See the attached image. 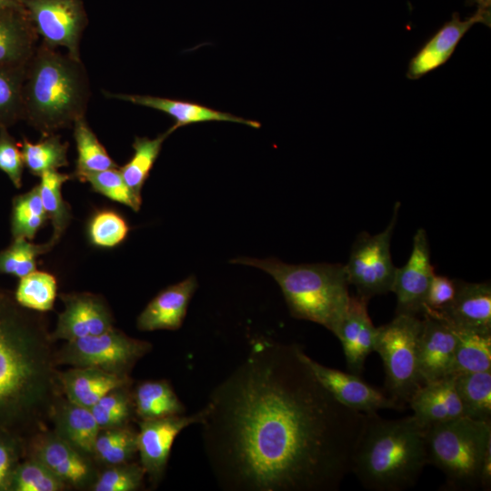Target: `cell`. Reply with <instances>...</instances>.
<instances>
[{
  "label": "cell",
  "instance_id": "cell-16",
  "mask_svg": "<svg viewBox=\"0 0 491 491\" xmlns=\"http://www.w3.org/2000/svg\"><path fill=\"white\" fill-rule=\"evenodd\" d=\"M490 17V4H478L476 12L465 20L454 14L410 59L407 78L419 79L445 65L467 31L479 23L489 26Z\"/></svg>",
  "mask_w": 491,
  "mask_h": 491
},
{
  "label": "cell",
  "instance_id": "cell-44",
  "mask_svg": "<svg viewBox=\"0 0 491 491\" xmlns=\"http://www.w3.org/2000/svg\"><path fill=\"white\" fill-rule=\"evenodd\" d=\"M7 129L0 128V170L6 174L16 188H20L25 165L19 144Z\"/></svg>",
  "mask_w": 491,
  "mask_h": 491
},
{
  "label": "cell",
  "instance_id": "cell-28",
  "mask_svg": "<svg viewBox=\"0 0 491 491\" xmlns=\"http://www.w3.org/2000/svg\"><path fill=\"white\" fill-rule=\"evenodd\" d=\"M454 329L456 346L452 375L491 370V334Z\"/></svg>",
  "mask_w": 491,
  "mask_h": 491
},
{
  "label": "cell",
  "instance_id": "cell-32",
  "mask_svg": "<svg viewBox=\"0 0 491 491\" xmlns=\"http://www.w3.org/2000/svg\"><path fill=\"white\" fill-rule=\"evenodd\" d=\"M138 453L137 430L129 425L100 429L93 458L105 466L130 462Z\"/></svg>",
  "mask_w": 491,
  "mask_h": 491
},
{
  "label": "cell",
  "instance_id": "cell-33",
  "mask_svg": "<svg viewBox=\"0 0 491 491\" xmlns=\"http://www.w3.org/2000/svg\"><path fill=\"white\" fill-rule=\"evenodd\" d=\"M19 146L24 165L34 175L40 176L45 171L68 165V143L55 134L45 135L37 143L24 137Z\"/></svg>",
  "mask_w": 491,
  "mask_h": 491
},
{
  "label": "cell",
  "instance_id": "cell-40",
  "mask_svg": "<svg viewBox=\"0 0 491 491\" xmlns=\"http://www.w3.org/2000/svg\"><path fill=\"white\" fill-rule=\"evenodd\" d=\"M129 225L117 212L103 209L95 212L87 225L90 243L97 247L112 248L126 238Z\"/></svg>",
  "mask_w": 491,
  "mask_h": 491
},
{
  "label": "cell",
  "instance_id": "cell-6",
  "mask_svg": "<svg viewBox=\"0 0 491 491\" xmlns=\"http://www.w3.org/2000/svg\"><path fill=\"white\" fill-rule=\"evenodd\" d=\"M428 464L445 476L442 489L480 488L485 455L491 448V422L461 416L425 429Z\"/></svg>",
  "mask_w": 491,
  "mask_h": 491
},
{
  "label": "cell",
  "instance_id": "cell-21",
  "mask_svg": "<svg viewBox=\"0 0 491 491\" xmlns=\"http://www.w3.org/2000/svg\"><path fill=\"white\" fill-rule=\"evenodd\" d=\"M196 287V279L191 276L163 289L137 316V328L140 331L180 328Z\"/></svg>",
  "mask_w": 491,
  "mask_h": 491
},
{
  "label": "cell",
  "instance_id": "cell-45",
  "mask_svg": "<svg viewBox=\"0 0 491 491\" xmlns=\"http://www.w3.org/2000/svg\"><path fill=\"white\" fill-rule=\"evenodd\" d=\"M455 293L456 280L435 274L426 296L424 309L434 311L442 309L452 301Z\"/></svg>",
  "mask_w": 491,
  "mask_h": 491
},
{
  "label": "cell",
  "instance_id": "cell-27",
  "mask_svg": "<svg viewBox=\"0 0 491 491\" xmlns=\"http://www.w3.org/2000/svg\"><path fill=\"white\" fill-rule=\"evenodd\" d=\"M39 177L42 205L53 226V234L48 243L54 247L65 232L72 217L70 205L63 197L62 187L73 176L58 170H48Z\"/></svg>",
  "mask_w": 491,
  "mask_h": 491
},
{
  "label": "cell",
  "instance_id": "cell-37",
  "mask_svg": "<svg viewBox=\"0 0 491 491\" xmlns=\"http://www.w3.org/2000/svg\"><path fill=\"white\" fill-rule=\"evenodd\" d=\"M26 65H0V128H8L23 120V85Z\"/></svg>",
  "mask_w": 491,
  "mask_h": 491
},
{
  "label": "cell",
  "instance_id": "cell-41",
  "mask_svg": "<svg viewBox=\"0 0 491 491\" xmlns=\"http://www.w3.org/2000/svg\"><path fill=\"white\" fill-rule=\"evenodd\" d=\"M78 180L89 183L92 189L114 202L139 211L142 199L135 196L123 179L118 168L83 175Z\"/></svg>",
  "mask_w": 491,
  "mask_h": 491
},
{
  "label": "cell",
  "instance_id": "cell-26",
  "mask_svg": "<svg viewBox=\"0 0 491 491\" xmlns=\"http://www.w3.org/2000/svg\"><path fill=\"white\" fill-rule=\"evenodd\" d=\"M135 416L140 421L183 415L185 408L165 379L146 380L133 390Z\"/></svg>",
  "mask_w": 491,
  "mask_h": 491
},
{
  "label": "cell",
  "instance_id": "cell-20",
  "mask_svg": "<svg viewBox=\"0 0 491 491\" xmlns=\"http://www.w3.org/2000/svg\"><path fill=\"white\" fill-rule=\"evenodd\" d=\"M407 404L423 428L465 416L457 394L455 376L422 384Z\"/></svg>",
  "mask_w": 491,
  "mask_h": 491
},
{
  "label": "cell",
  "instance_id": "cell-17",
  "mask_svg": "<svg viewBox=\"0 0 491 491\" xmlns=\"http://www.w3.org/2000/svg\"><path fill=\"white\" fill-rule=\"evenodd\" d=\"M418 342V369L422 384L452 375L456 346L454 327L435 312L422 313Z\"/></svg>",
  "mask_w": 491,
  "mask_h": 491
},
{
  "label": "cell",
  "instance_id": "cell-25",
  "mask_svg": "<svg viewBox=\"0 0 491 491\" xmlns=\"http://www.w3.org/2000/svg\"><path fill=\"white\" fill-rule=\"evenodd\" d=\"M51 424L56 435L77 451L93 458L100 427L90 408L73 403L63 396L54 407Z\"/></svg>",
  "mask_w": 491,
  "mask_h": 491
},
{
  "label": "cell",
  "instance_id": "cell-2",
  "mask_svg": "<svg viewBox=\"0 0 491 491\" xmlns=\"http://www.w3.org/2000/svg\"><path fill=\"white\" fill-rule=\"evenodd\" d=\"M47 321L0 289V433L27 439L49 428L64 396Z\"/></svg>",
  "mask_w": 491,
  "mask_h": 491
},
{
  "label": "cell",
  "instance_id": "cell-36",
  "mask_svg": "<svg viewBox=\"0 0 491 491\" xmlns=\"http://www.w3.org/2000/svg\"><path fill=\"white\" fill-rule=\"evenodd\" d=\"M90 410L100 429L129 425L135 416L131 386L117 387L94 404Z\"/></svg>",
  "mask_w": 491,
  "mask_h": 491
},
{
  "label": "cell",
  "instance_id": "cell-24",
  "mask_svg": "<svg viewBox=\"0 0 491 491\" xmlns=\"http://www.w3.org/2000/svg\"><path fill=\"white\" fill-rule=\"evenodd\" d=\"M59 380L65 398L88 408L108 392L132 385L131 377L92 366H71L64 372L60 371Z\"/></svg>",
  "mask_w": 491,
  "mask_h": 491
},
{
  "label": "cell",
  "instance_id": "cell-43",
  "mask_svg": "<svg viewBox=\"0 0 491 491\" xmlns=\"http://www.w3.org/2000/svg\"><path fill=\"white\" fill-rule=\"evenodd\" d=\"M25 456V439L0 433V491H9L13 474Z\"/></svg>",
  "mask_w": 491,
  "mask_h": 491
},
{
  "label": "cell",
  "instance_id": "cell-22",
  "mask_svg": "<svg viewBox=\"0 0 491 491\" xmlns=\"http://www.w3.org/2000/svg\"><path fill=\"white\" fill-rule=\"evenodd\" d=\"M105 95L167 114L175 120V124L168 128L171 134L184 125L212 121L238 123L254 128L261 126L259 122L245 119L230 113L218 111L192 102L145 95L113 94L109 92H105Z\"/></svg>",
  "mask_w": 491,
  "mask_h": 491
},
{
  "label": "cell",
  "instance_id": "cell-1",
  "mask_svg": "<svg viewBox=\"0 0 491 491\" xmlns=\"http://www.w3.org/2000/svg\"><path fill=\"white\" fill-rule=\"evenodd\" d=\"M204 409L205 452L229 490H337L366 418L317 380L301 347L262 339Z\"/></svg>",
  "mask_w": 491,
  "mask_h": 491
},
{
  "label": "cell",
  "instance_id": "cell-5",
  "mask_svg": "<svg viewBox=\"0 0 491 491\" xmlns=\"http://www.w3.org/2000/svg\"><path fill=\"white\" fill-rule=\"evenodd\" d=\"M232 263L257 267L279 285L290 314L325 326L332 333L345 315L350 295L344 266L291 265L277 259L239 257Z\"/></svg>",
  "mask_w": 491,
  "mask_h": 491
},
{
  "label": "cell",
  "instance_id": "cell-3",
  "mask_svg": "<svg viewBox=\"0 0 491 491\" xmlns=\"http://www.w3.org/2000/svg\"><path fill=\"white\" fill-rule=\"evenodd\" d=\"M427 464L425 428L413 415L397 419L366 415L351 466L365 488L406 490L416 485Z\"/></svg>",
  "mask_w": 491,
  "mask_h": 491
},
{
  "label": "cell",
  "instance_id": "cell-46",
  "mask_svg": "<svg viewBox=\"0 0 491 491\" xmlns=\"http://www.w3.org/2000/svg\"><path fill=\"white\" fill-rule=\"evenodd\" d=\"M23 5L22 0H0V10Z\"/></svg>",
  "mask_w": 491,
  "mask_h": 491
},
{
  "label": "cell",
  "instance_id": "cell-30",
  "mask_svg": "<svg viewBox=\"0 0 491 491\" xmlns=\"http://www.w3.org/2000/svg\"><path fill=\"white\" fill-rule=\"evenodd\" d=\"M465 416L491 422V370L455 375Z\"/></svg>",
  "mask_w": 491,
  "mask_h": 491
},
{
  "label": "cell",
  "instance_id": "cell-31",
  "mask_svg": "<svg viewBox=\"0 0 491 491\" xmlns=\"http://www.w3.org/2000/svg\"><path fill=\"white\" fill-rule=\"evenodd\" d=\"M73 127L77 151L74 175L77 179L85 174L119 167L90 128L85 116L75 120Z\"/></svg>",
  "mask_w": 491,
  "mask_h": 491
},
{
  "label": "cell",
  "instance_id": "cell-11",
  "mask_svg": "<svg viewBox=\"0 0 491 491\" xmlns=\"http://www.w3.org/2000/svg\"><path fill=\"white\" fill-rule=\"evenodd\" d=\"M25 456L41 462L69 488L90 489L99 473L92 457L77 451L49 428L25 440Z\"/></svg>",
  "mask_w": 491,
  "mask_h": 491
},
{
  "label": "cell",
  "instance_id": "cell-42",
  "mask_svg": "<svg viewBox=\"0 0 491 491\" xmlns=\"http://www.w3.org/2000/svg\"><path fill=\"white\" fill-rule=\"evenodd\" d=\"M145 472L141 464L133 461L108 466L99 472L92 491H135L144 482Z\"/></svg>",
  "mask_w": 491,
  "mask_h": 491
},
{
  "label": "cell",
  "instance_id": "cell-14",
  "mask_svg": "<svg viewBox=\"0 0 491 491\" xmlns=\"http://www.w3.org/2000/svg\"><path fill=\"white\" fill-rule=\"evenodd\" d=\"M303 357L317 380L344 406L366 415L382 409H404L405 404L386 396L359 376L325 366L304 351Z\"/></svg>",
  "mask_w": 491,
  "mask_h": 491
},
{
  "label": "cell",
  "instance_id": "cell-29",
  "mask_svg": "<svg viewBox=\"0 0 491 491\" xmlns=\"http://www.w3.org/2000/svg\"><path fill=\"white\" fill-rule=\"evenodd\" d=\"M171 135L168 129L151 139L135 136L132 145L134 154L131 159L118 170L133 194L142 199V188L157 159L163 143Z\"/></svg>",
  "mask_w": 491,
  "mask_h": 491
},
{
  "label": "cell",
  "instance_id": "cell-9",
  "mask_svg": "<svg viewBox=\"0 0 491 491\" xmlns=\"http://www.w3.org/2000/svg\"><path fill=\"white\" fill-rule=\"evenodd\" d=\"M396 203L391 220L381 233L361 232L352 245L344 269L348 285L355 286L357 296L370 298L391 292L396 266L393 264L390 246L400 209Z\"/></svg>",
  "mask_w": 491,
  "mask_h": 491
},
{
  "label": "cell",
  "instance_id": "cell-35",
  "mask_svg": "<svg viewBox=\"0 0 491 491\" xmlns=\"http://www.w3.org/2000/svg\"><path fill=\"white\" fill-rule=\"evenodd\" d=\"M46 220L38 185L14 197L11 212L13 238L34 239Z\"/></svg>",
  "mask_w": 491,
  "mask_h": 491
},
{
  "label": "cell",
  "instance_id": "cell-13",
  "mask_svg": "<svg viewBox=\"0 0 491 491\" xmlns=\"http://www.w3.org/2000/svg\"><path fill=\"white\" fill-rule=\"evenodd\" d=\"M205 416V409L192 416L176 415L139 422L137 447L140 464L149 480L157 484L167 466L173 443L185 427L200 424Z\"/></svg>",
  "mask_w": 491,
  "mask_h": 491
},
{
  "label": "cell",
  "instance_id": "cell-12",
  "mask_svg": "<svg viewBox=\"0 0 491 491\" xmlns=\"http://www.w3.org/2000/svg\"><path fill=\"white\" fill-rule=\"evenodd\" d=\"M64 310L50 333L54 342H65L96 336L114 327V316L104 297L89 292L65 293L59 296Z\"/></svg>",
  "mask_w": 491,
  "mask_h": 491
},
{
  "label": "cell",
  "instance_id": "cell-8",
  "mask_svg": "<svg viewBox=\"0 0 491 491\" xmlns=\"http://www.w3.org/2000/svg\"><path fill=\"white\" fill-rule=\"evenodd\" d=\"M151 349L148 341L131 337L114 326L96 336L65 342L55 350V358L57 366H92L131 377L135 364Z\"/></svg>",
  "mask_w": 491,
  "mask_h": 491
},
{
  "label": "cell",
  "instance_id": "cell-23",
  "mask_svg": "<svg viewBox=\"0 0 491 491\" xmlns=\"http://www.w3.org/2000/svg\"><path fill=\"white\" fill-rule=\"evenodd\" d=\"M38 37L24 5L0 10V65H26Z\"/></svg>",
  "mask_w": 491,
  "mask_h": 491
},
{
  "label": "cell",
  "instance_id": "cell-38",
  "mask_svg": "<svg viewBox=\"0 0 491 491\" xmlns=\"http://www.w3.org/2000/svg\"><path fill=\"white\" fill-rule=\"evenodd\" d=\"M52 248L48 242L34 244L25 238H13L12 243L0 251V274L22 278L36 270L37 257Z\"/></svg>",
  "mask_w": 491,
  "mask_h": 491
},
{
  "label": "cell",
  "instance_id": "cell-7",
  "mask_svg": "<svg viewBox=\"0 0 491 491\" xmlns=\"http://www.w3.org/2000/svg\"><path fill=\"white\" fill-rule=\"evenodd\" d=\"M421 329L422 319L408 314H396L392 321L376 327L374 351L382 358L390 396L402 404L422 385L418 369Z\"/></svg>",
  "mask_w": 491,
  "mask_h": 491
},
{
  "label": "cell",
  "instance_id": "cell-39",
  "mask_svg": "<svg viewBox=\"0 0 491 491\" xmlns=\"http://www.w3.org/2000/svg\"><path fill=\"white\" fill-rule=\"evenodd\" d=\"M69 486L35 458L25 456L17 465L9 491H65Z\"/></svg>",
  "mask_w": 491,
  "mask_h": 491
},
{
  "label": "cell",
  "instance_id": "cell-15",
  "mask_svg": "<svg viewBox=\"0 0 491 491\" xmlns=\"http://www.w3.org/2000/svg\"><path fill=\"white\" fill-rule=\"evenodd\" d=\"M435 275L426 232L419 228L413 238L410 256L396 267L391 292L396 296V314H422L426 296Z\"/></svg>",
  "mask_w": 491,
  "mask_h": 491
},
{
  "label": "cell",
  "instance_id": "cell-34",
  "mask_svg": "<svg viewBox=\"0 0 491 491\" xmlns=\"http://www.w3.org/2000/svg\"><path fill=\"white\" fill-rule=\"evenodd\" d=\"M13 294L21 306L41 313L49 312L53 310L57 296L56 278L48 272L35 270L19 278Z\"/></svg>",
  "mask_w": 491,
  "mask_h": 491
},
{
  "label": "cell",
  "instance_id": "cell-19",
  "mask_svg": "<svg viewBox=\"0 0 491 491\" xmlns=\"http://www.w3.org/2000/svg\"><path fill=\"white\" fill-rule=\"evenodd\" d=\"M431 311L456 328L491 334V285L456 280L452 301L438 311Z\"/></svg>",
  "mask_w": 491,
  "mask_h": 491
},
{
  "label": "cell",
  "instance_id": "cell-4",
  "mask_svg": "<svg viewBox=\"0 0 491 491\" xmlns=\"http://www.w3.org/2000/svg\"><path fill=\"white\" fill-rule=\"evenodd\" d=\"M91 95L82 60L39 44L29 60L23 85V120L44 136L73 127L85 116Z\"/></svg>",
  "mask_w": 491,
  "mask_h": 491
},
{
  "label": "cell",
  "instance_id": "cell-18",
  "mask_svg": "<svg viewBox=\"0 0 491 491\" xmlns=\"http://www.w3.org/2000/svg\"><path fill=\"white\" fill-rule=\"evenodd\" d=\"M367 303L357 295L350 296L346 311L333 333L341 342L348 370L357 376L375 348L376 327L368 315Z\"/></svg>",
  "mask_w": 491,
  "mask_h": 491
},
{
  "label": "cell",
  "instance_id": "cell-10",
  "mask_svg": "<svg viewBox=\"0 0 491 491\" xmlns=\"http://www.w3.org/2000/svg\"><path fill=\"white\" fill-rule=\"evenodd\" d=\"M34 27L45 45L65 47L80 60V41L86 16L80 0H22Z\"/></svg>",
  "mask_w": 491,
  "mask_h": 491
}]
</instances>
